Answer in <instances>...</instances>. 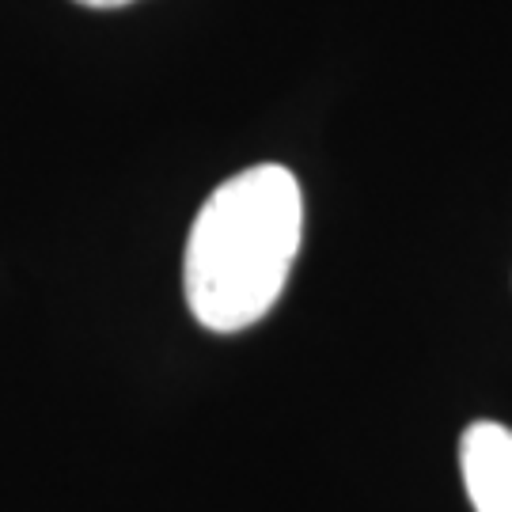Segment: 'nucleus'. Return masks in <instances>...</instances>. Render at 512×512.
Segmentation results:
<instances>
[{"label": "nucleus", "instance_id": "obj_3", "mask_svg": "<svg viewBox=\"0 0 512 512\" xmlns=\"http://www.w3.org/2000/svg\"><path fill=\"white\" fill-rule=\"evenodd\" d=\"M84 8H122V4H133V0H76Z\"/></svg>", "mask_w": 512, "mask_h": 512}, {"label": "nucleus", "instance_id": "obj_2", "mask_svg": "<svg viewBox=\"0 0 512 512\" xmlns=\"http://www.w3.org/2000/svg\"><path fill=\"white\" fill-rule=\"evenodd\" d=\"M459 467L475 512H512V429L475 421L459 440Z\"/></svg>", "mask_w": 512, "mask_h": 512}, {"label": "nucleus", "instance_id": "obj_1", "mask_svg": "<svg viewBox=\"0 0 512 512\" xmlns=\"http://www.w3.org/2000/svg\"><path fill=\"white\" fill-rule=\"evenodd\" d=\"M304 236V194L289 167L258 164L205 198L183 258L186 304L213 334H239L285 293Z\"/></svg>", "mask_w": 512, "mask_h": 512}]
</instances>
